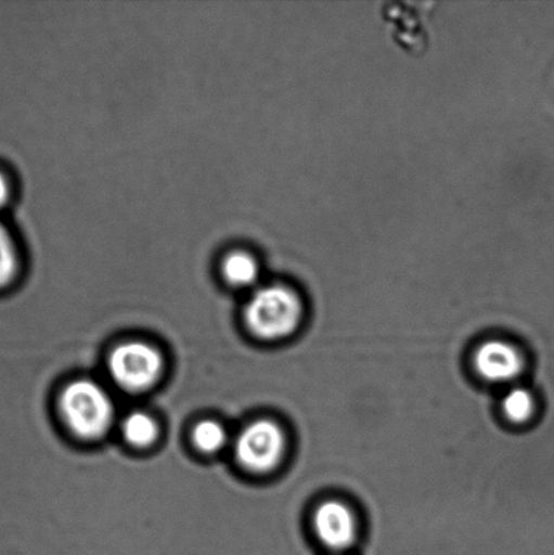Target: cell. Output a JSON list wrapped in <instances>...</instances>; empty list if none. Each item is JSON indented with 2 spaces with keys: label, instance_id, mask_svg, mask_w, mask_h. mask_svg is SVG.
<instances>
[{
  "label": "cell",
  "instance_id": "1",
  "mask_svg": "<svg viewBox=\"0 0 554 555\" xmlns=\"http://www.w3.org/2000/svg\"><path fill=\"white\" fill-rule=\"evenodd\" d=\"M304 305L300 294L286 283L255 287L244 308V319L254 335L266 340L284 339L300 325Z\"/></svg>",
  "mask_w": 554,
  "mask_h": 555
},
{
  "label": "cell",
  "instance_id": "2",
  "mask_svg": "<svg viewBox=\"0 0 554 555\" xmlns=\"http://www.w3.org/2000/svg\"><path fill=\"white\" fill-rule=\"evenodd\" d=\"M60 410L70 431L87 440L105 437L116 413L112 397L91 379H78L67 385L60 399Z\"/></svg>",
  "mask_w": 554,
  "mask_h": 555
},
{
  "label": "cell",
  "instance_id": "3",
  "mask_svg": "<svg viewBox=\"0 0 554 555\" xmlns=\"http://www.w3.org/2000/svg\"><path fill=\"white\" fill-rule=\"evenodd\" d=\"M107 367L119 388L130 393H141L159 380L163 359L154 347L141 341H128L114 348Z\"/></svg>",
  "mask_w": 554,
  "mask_h": 555
},
{
  "label": "cell",
  "instance_id": "4",
  "mask_svg": "<svg viewBox=\"0 0 554 555\" xmlns=\"http://www.w3.org/2000/svg\"><path fill=\"white\" fill-rule=\"evenodd\" d=\"M286 448L284 431L274 422L258 421L243 429L235 442L239 464L254 473L279 466Z\"/></svg>",
  "mask_w": 554,
  "mask_h": 555
},
{
  "label": "cell",
  "instance_id": "5",
  "mask_svg": "<svg viewBox=\"0 0 554 555\" xmlns=\"http://www.w3.org/2000/svg\"><path fill=\"white\" fill-rule=\"evenodd\" d=\"M313 530L320 543L335 553L355 545L358 535L355 514L338 500H327L319 505L313 515Z\"/></svg>",
  "mask_w": 554,
  "mask_h": 555
},
{
  "label": "cell",
  "instance_id": "6",
  "mask_svg": "<svg viewBox=\"0 0 554 555\" xmlns=\"http://www.w3.org/2000/svg\"><path fill=\"white\" fill-rule=\"evenodd\" d=\"M476 373L493 384L512 383L524 372V357L517 348L502 340L482 343L474 358Z\"/></svg>",
  "mask_w": 554,
  "mask_h": 555
},
{
  "label": "cell",
  "instance_id": "7",
  "mask_svg": "<svg viewBox=\"0 0 554 555\" xmlns=\"http://www.w3.org/2000/svg\"><path fill=\"white\" fill-rule=\"evenodd\" d=\"M220 275L228 286L239 291H254L260 285V260L247 248H232L224 253L219 263Z\"/></svg>",
  "mask_w": 554,
  "mask_h": 555
},
{
  "label": "cell",
  "instance_id": "8",
  "mask_svg": "<svg viewBox=\"0 0 554 555\" xmlns=\"http://www.w3.org/2000/svg\"><path fill=\"white\" fill-rule=\"evenodd\" d=\"M21 249L13 233L0 221V291L15 282L21 273Z\"/></svg>",
  "mask_w": 554,
  "mask_h": 555
},
{
  "label": "cell",
  "instance_id": "9",
  "mask_svg": "<svg viewBox=\"0 0 554 555\" xmlns=\"http://www.w3.org/2000/svg\"><path fill=\"white\" fill-rule=\"evenodd\" d=\"M121 428L125 440L136 448H146L159 437V427L154 418L140 411L125 416Z\"/></svg>",
  "mask_w": 554,
  "mask_h": 555
},
{
  "label": "cell",
  "instance_id": "10",
  "mask_svg": "<svg viewBox=\"0 0 554 555\" xmlns=\"http://www.w3.org/2000/svg\"><path fill=\"white\" fill-rule=\"evenodd\" d=\"M504 416L510 422L524 424L533 417L536 412V399L533 393L524 386H515L504 395L502 400Z\"/></svg>",
  "mask_w": 554,
  "mask_h": 555
},
{
  "label": "cell",
  "instance_id": "11",
  "mask_svg": "<svg viewBox=\"0 0 554 555\" xmlns=\"http://www.w3.org/2000/svg\"><path fill=\"white\" fill-rule=\"evenodd\" d=\"M194 443L206 454L219 453L228 443V433L220 423L214 421L201 422L194 428Z\"/></svg>",
  "mask_w": 554,
  "mask_h": 555
},
{
  "label": "cell",
  "instance_id": "12",
  "mask_svg": "<svg viewBox=\"0 0 554 555\" xmlns=\"http://www.w3.org/2000/svg\"><path fill=\"white\" fill-rule=\"evenodd\" d=\"M11 199V183L5 173L0 170V210L4 209L10 204Z\"/></svg>",
  "mask_w": 554,
  "mask_h": 555
}]
</instances>
